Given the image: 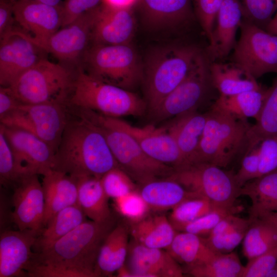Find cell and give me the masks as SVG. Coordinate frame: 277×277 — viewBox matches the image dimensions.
<instances>
[{"mask_svg":"<svg viewBox=\"0 0 277 277\" xmlns=\"http://www.w3.org/2000/svg\"><path fill=\"white\" fill-rule=\"evenodd\" d=\"M20 177L16 172L13 154L3 130L0 128L1 185L13 187Z\"/></svg>","mask_w":277,"mask_h":277,"instance_id":"obj_44","label":"cell"},{"mask_svg":"<svg viewBox=\"0 0 277 277\" xmlns=\"http://www.w3.org/2000/svg\"><path fill=\"white\" fill-rule=\"evenodd\" d=\"M267 92L262 87L255 90L232 95H222L212 106L241 120L254 118L256 121L260 115Z\"/></svg>","mask_w":277,"mask_h":277,"instance_id":"obj_34","label":"cell"},{"mask_svg":"<svg viewBox=\"0 0 277 277\" xmlns=\"http://www.w3.org/2000/svg\"><path fill=\"white\" fill-rule=\"evenodd\" d=\"M80 117L90 122L104 136L120 167L141 185L169 176L173 168L148 155L129 134L106 122L101 114L79 109Z\"/></svg>","mask_w":277,"mask_h":277,"instance_id":"obj_6","label":"cell"},{"mask_svg":"<svg viewBox=\"0 0 277 277\" xmlns=\"http://www.w3.org/2000/svg\"><path fill=\"white\" fill-rule=\"evenodd\" d=\"M271 33L277 35V10L266 29Z\"/></svg>","mask_w":277,"mask_h":277,"instance_id":"obj_53","label":"cell"},{"mask_svg":"<svg viewBox=\"0 0 277 277\" xmlns=\"http://www.w3.org/2000/svg\"><path fill=\"white\" fill-rule=\"evenodd\" d=\"M1 124L26 131L46 142L56 152L68 123L66 105L21 103L0 117Z\"/></svg>","mask_w":277,"mask_h":277,"instance_id":"obj_11","label":"cell"},{"mask_svg":"<svg viewBox=\"0 0 277 277\" xmlns=\"http://www.w3.org/2000/svg\"><path fill=\"white\" fill-rule=\"evenodd\" d=\"M43 51L26 36L24 31L13 29L1 38L0 84L9 87L18 76L41 59Z\"/></svg>","mask_w":277,"mask_h":277,"instance_id":"obj_17","label":"cell"},{"mask_svg":"<svg viewBox=\"0 0 277 277\" xmlns=\"http://www.w3.org/2000/svg\"><path fill=\"white\" fill-rule=\"evenodd\" d=\"M224 0H193L195 14L209 41L213 42V32L216 16Z\"/></svg>","mask_w":277,"mask_h":277,"instance_id":"obj_43","label":"cell"},{"mask_svg":"<svg viewBox=\"0 0 277 277\" xmlns=\"http://www.w3.org/2000/svg\"><path fill=\"white\" fill-rule=\"evenodd\" d=\"M135 29L133 9L103 3L94 9L91 39L94 44H130Z\"/></svg>","mask_w":277,"mask_h":277,"instance_id":"obj_18","label":"cell"},{"mask_svg":"<svg viewBox=\"0 0 277 277\" xmlns=\"http://www.w3.org/2000/svg\"><path fill=\"white\" fill-rule=\"evenodd\" d=\"M164 249L150 248L134 240L129 244L126 266L131 277H182L184 270Z\"/></svg>","mask_w":277,"mask_h":277,"instance_id":"obj_19","label":"cell"},{"mask_svg":"<svg viewBox=\"0 0 277 277\" xmlns=\"http://www.w3.org/2000/svg\"><path fill=\"white\" fill-rule=\"evenodd\" d=\"M80 118L68 121L52 169L75 177L90 175L101 178L120 166L103 135L88 121Z\"/></svg>","mask_w":277,"mask_h":277,"instance_id":"obj_2","label":"cell"},{"mask_svg":"<svg viewBox=\"0 0 277 277\" xmlns=\"http://www.w3.org/2000/svg\"><path fill=\"white\" fill-rule=\"evenodd\" d=\"M114 226L113 217L104 222L85 221L47 249L34 252L27 276H98L99 251Z\"/></svg>","mask_w":277,"mask_h":277,"instance_id":"obj_1","label":"cell"},{"mask_svg":"<svg viewBox=\"0 0 277 277\" xmlns=\"http://www.w3.org/2000/svg\"><path fill=\"white\" fill-rule=\"evenodd\" d=\"M266 277H277V263L274 268L267 274Z\"/></svg>","mask_w":277,"mask_h":277,"instance_id":"obj_55","label":"cell"},{"mask_svg":"<svg viewBox=\"0 0 277 277\" xmlns=\"http://www.w3.org/2000/svg\"><path fill=\"white\" fill-rule=\"evenodd\" d=\"M43 176L44 227L58 212L77 204V187L74 177L60 171L51 169Z\"/></svg>","mask_w":277,"mask_h":277,"instance_id":"obj_23","label":"cell"},{"mask_svg":"<svg viewBox=\"0 0 277 277\" xmlns=\"http://www.w3.org/2000/svg\"><path fill=\"white\" fill-rule=\"evenodd\" d=\"M239 29L232 62L255 80L268 73L277 74V35L243 18Z\"/></svg>","mask_w":277,"mask_h":277,"instance_id":"obj_10","label":"cell"},{"mask_svg":"<svg viewBox=\"0 0 277 277\" xmlns=\"http://www.w3.org/2000/svg\"><path fill=\"white\" fill-rule=\"evenodd\" d=\"M101 180L106 194L113 200L136 189L134 180L120 167L106 172Z\"/></svg>","mask_w":277,"mask_h":277,"instance_id":"obj_41","label":"cell"},{"mask_svg":"<svg viewBox=\"0 0 277 277\" xmlns=\"http://www.w3.org/2000/svg\"><path fill=\"white\" fill-rule=\"evenodd\" d=\"M201 52L193 46L180 45L160 49L150 56L142 79L148 114L186 78Z\"/></svg>","mask_w":277,"mask_h":277,"instance_id":"obj_4","label":"cell"},{"mask_svg":"<svg viewBox=\"0 0 277 277\" xmlns=\"http://www.w3.org/2000/svg\"><path fill=\"white\" fill-rule=\"evenodd\" d=\"M239 209L235 207L231 208H215L196 220L182 226L176 231L190 232L200 236L208 235L222 219L229 214H235Z\"/></svg>","mask_w":277,"mask_h":277,"instance_id":"obj_42","label":"cell"},{"mask_svg":"<svg viewBox=\"0 0 277 277\" xmlns=\"http://www.w3.org/2000/svg\"><path fill=\"white\" fill-rule=\"evenodd\" d=\"M86 220V215L77 204L61 210L36 237L34 252L47 249Z\"/></svg>","mask_w":277,"mask_h":277,"instance_id":"obj_31","label":"cell"},{"mask_svg":"<svg viewBox=\"0 0 277 277\" xmlns=\"http://www.w3.org/2000/svg\"><path fill=\"white\" fill-rule=\"evenodd\" d=\"M249 220L250 225L243 239V245L244 255L248 261L277 245L275 227L259 218Z\"/></svg>","mask_w":277,"mask_h":277,"instance_id":"obj_36","label":"cell"},{"mask_svg":"<svg viewBox=\"0 0 277 277\" xmlns=\"http://www.w3.org/2000/svg\"><path fill=\"white\" fill-rule=\"evenodd\" d=\"M36 235L20 230H6L0 236V277L27 276L34 254Z\"/></svg>","mask_w":277,"mask_h":277,"instance_id":"obj_20","label":"cell"},{"mask_svg":"<svg viewBox=\"0 0 277 277\" xmlns=\"http://www.w3.org/2000/svg\"><path fill=\"white\" fill-rule=\"evenodd\" d=\"M114 207L130 224L136 223L148 215L150 210L139 190H135L113 200Z\"/></svg>","mask_w":277,"mask_h":277,"instance_id":"obj_39","label":"cell"},{"mask_svg":"<svg viewBox=\"0 0 277 277\" xmlns=\"http://www.w3.org/2000/svg\"><path fill=\"white\" fill-rule=\"evenodd\" d=\"M74 78L67 67L43 58L8 87L23 104L54 103L66 105Z\"/></svg>","mask_w":277,"mask_h":277,"instance_id":"obj_7","label":"cell"},{"mask_svg":"<svg viewBox=\"0 0 277 277\" xmlns=\"http://www.w3.org/2000/svg\"><path fill=\"white\" fill-rule=\"evenodd\" d=\"M243 18L266 30L277 10L273 0H242Z\"/></svg>","mask_w":277,"mask_h":277,"instance_id":"obj_40","label":"cell"},{"mask_svg":"<svg viewBox=\"0 0 277 277\" xmlns=\"http://www.w3.org/2000/svg\"><path fill=\"white\" fill-rule=\"evenodd\" d=\"M206 114L205 126L193 163L227 167L238 155L245 153L251 125L247 120L238 119L213 106Z\"/></svg>","mask_w":277,"mask_h":277,"instance_id":"obj_5","label":"cell"},{"mask_svg":"<svg viewBox=\"0 0 277 277\" xmlns=\"http://www.w3.org/2000/svg\"><path fill=\"white\" fill-rule=\"evenodd\" d=\"M239 193L251 201L249 219L257 218L265 212H277V169L247 182Z\"/></svg>","mask_w":277,"mask_h":277,"instance_id":"obj_30","label":"cell"},{"mask_svg":"<svg viewBox=\"0 0 277 277\" xmlns=\"http://www.w3.org/2000/svg\"><path fill=\"white\" fill-rule=\"evenodd\" d=\"M139 191L150 210L157 212L171 210L188 198L200 196L168 177L141 185Z\"/></svg>","mask_w":277,"mask_h":277,"instance_id":"obj_26","label":"cell"},{"mask_svg":"<svg viewBox=\"0 0 277 277\" xmlns=\"http://www.w3.org/2000/svg\"><path fill=\"white\" fill-rule=\"evenodd\" d=\"M277 135V74L267 92L258 120L247 133L246 152L257 146L265 138Z\"/></svg>","mask_w":277,"mask_h":277,"instance_id":"obj_35","label":"cell"},{"mask_svg":"<svg viewBox=\"0 0 277 277\" xmlns=\"http://www.w3.org/2000/svg\"><path fill=\"white\" fill-rule=\"evenodd\" d=\"M0 128L9 144L20 177L43 175L53 168L55 152L46 142L22 129L1 124Z\"/></svg>","mask_w":277,"mask_h":277,"instance_id":"obj_13","label":"cell"},{"mask_svg":"<svg viewBox=\"0 0 277 277\" xmlns=\"http://www.w3.org/2000/svg\"><path fill=\"white\" fill-rule=\"evenodd\" d=\"M217 207L231 208L240 196L234 174L214 164L193 163L174 168L168 176Z\"/></svg>","mask_w":277,"mask_h":277,"instance_id":"obj_9","label":"cell"},{"mask_svg":"<svg viewBox=\"0 0 277 277\" xmlns=\"http://www.w3.org/2000/svg\"><path fill=\"white\" fill-rule=\"evenodd\" d=\"M273 1L275 2L276 5L277 6V0H273Z\"/></svg>","mask_w":277,"mask_h":277,"instance_id":"obj_56","label":"cell"},{"mask_svg":"<svg viewBox=\"0 0 277 277\" xmlns=\"http://www.w3.org/2000/svg\"><path fill=\"white\" fill-rule=\"evenodd\" d=\"M10 218L17 229L37 235L44 228L45 200L38 175L22 177L12 187Z\"/></svg>","mask_w":277,"mask_h":277,"instance_id":"obj_15","label":"cell"},{"mask_svg":"<svg viewBox=\"0 0 277 277\" xmlns=\"http://www.w3.org/2000/svg\"><path fill=\"white\" fill-rule=\"evenodd\" d=\"M15 0H0V38L10 32L15 21L13 13Z\"/></svg>","mask_w":277,"mask_h":277,"instance_id":"obj_49","label":"cell"},{"mask_svg":"<svg viewBox=\"0 0 277 277\" xmlns=\"http://www.w3.org/2000/svg\"><path fill=\"white\" fill-rule=\"evenodd\" d=\"M83 58L86 71L83 70L105 83L131 91L142 81L144 67L130 43L94 44Z\"/></svg>","mask_w":277,"mask_h":277,"instance_id":"obj_8","label":"cell"},{"mask_svg":"<svg viewBox=\"0 0 277 277\" xmlns=\"http://www.w3.org/2000/svg\"><path fill=\"white\" fill-rule=\"evenodd\" d=\"M103 3V0H65L61 3L62 28L66 26L84 13L90 11Z\"/></svg>","mask_w":277,"mask_h":277,"instance_id":"obj_47","label":"cell"},{"mask_svg":"<svg viewBox=\"0 0 277 277\" xmlns=\"http://www.w3.org/2000/svg\"><path fill=\"white\" fill-rule=\"evenodd\" d=\"M166 250L186 268L201 264L213 256V252L204 238L190 232L177 231L172 243Z\"/></svg>","mask_w":277,"mask_h":277,"instance_id":"obj_33","label":"cell"},{"mask_svg":"<svg viewBox=\"0 0 277 277\" xmlns=\"http://www.w3.org/2000/svg\"><path fill=\"white\" fill-rule=\"evenodd\" d=\"M250 223L249 219L229 214L213 228L205 241L215 253L232 252L244 239Z\"/></svg>","mask_w":277,"mask_h":277,"instance_id":"obj_32","label":"cell"},{"mask_svg":"<svg viewBox=\"0 0 277 277\" xmlns=\"http://www.w3.org/2000/svg\"><path fill=\"white\" fill-rule=\"evenodd\" d=\"M277 263V245L248 261L242 277H266Z\"/></svg>","mask_w":277,"mask_h":277,"instance_id":"obj_45","label":"cell"},{"mask_svg":"<svg viewBox=\"0 0 277 277\" xmlns=\"http://www.w3.org/2000/svg\"><path fill=\"white\" fill-rule=\"evenodd\" d=\"M245 266L234 252L216 253L209 260L186 268V272L195 277H242Z\"/></svg>","mask_w":277,"mask_h":277,"instance_id":"obj_37","label":"cell"},{"mask_svg":"<svg viewBox=\"0 0 277 277\" xmlns=\"http://www.w3.org/2000/svg\"><path fill=\"white\" fill-rule=\"evenodd\" d=\"M217 207L200 196L188 198L171 209L168 219L176 231Z\"/></svg>","mask_w":277,"mask_h":277,"instance_id":"obj_38","label":"cell"},{"mask_svg":"<svg viewBox=\"0 0 277 277\" xmlns=\"http://www.w3.org/2000/svg\"><path fill=\"white\" fill-rule=\"evenodd\" d=\"M139 0H103V3L116 7L131 8L136 6Z\"/></svg>","mask_w":277,"mask_h":277,"instance_id":"obj_51","label":"cell"},{"mask_svg":"<svg viewBox=\"0 0 277 277\" xmlns=\"http://www.w3.org/2000/svg\"><path fill=\"white\" fill-rule=\"evenodd\" d=\"M94 9L47 37L36 38L24 32L28 38L43 51L52 54L62 62L76 63L88 49Z\"/></svg>","mask_w":277,"mask_h":277,"instance_id":"obj_14","label":"cell"},{"mask_svg":"<svg viewBox=\"0 0 277 277\" xmlns=\"http://www.w3.org/2000/svg\"><path fill=\"white\" fill-rule=\"evenodd\" d=\"M13 13L15 22L36 38L48 37L62 28L61 4L54 6L34 0H15Z\"/></svg>","mask_w":277,"mask_h":277,"instance_id":"obj_21","label":"cell"},{"mask_svg":"<svg viewBox=\"0 0 277 277\" xmlns=\"http://www.w3.org/2000/svg\"><path fill=\"white\" fill-rule=\"evenodd\" d=\"M257 218L267 222L277 229V212H265L260 215Z\"/></svg>","mask_w":277,"mask_h":277,"instance_id":"obj_52","label":"cell"},{"mask_svg":"<svg viewBox=\"0 0 277 277\" xmlns=\"http://www.w3.org/2000/svg\"><path fill=\"white\" fill-rule=\"evenodd\" d=\"M210 60L202 52L186 78L149 113L154 122L196 111L211 87Z\"/></svg>","mask_w":277,"mask_h":277,"instance_id":"obj_12","label":"cell"},{"mask_svg":"<svg viewBox=\"0 0 277 277\" xmlns=\"http://www.w3.org/2000/svg\"><path fill=\"white\" fill-rule=\"evenodd\" d=\"M69 104L78 109L109 117L142 116L147 111L144 100L130 90L101 81L78 68Z\"/></svg>","mask_w":277,"mask_h":277,"instance_id":"obj_3","label":"cell"},{"mask_svg":"<svg viewBox=\"0 0 277 277\" xmlns=\"http://www.w3.org/2000/svg\"><path fill=\"white\" fill-rule=\"evenodd\" d=\"M174 118L167 130L176 143L184 165L193 163L205 126L206 113L193 111Z\"/></svg>","mask_w":277,"mask_h":277,"instance_id":"obj_24","label":"cell"},{"mask_svg":"<svg viewBox=\"0 0 277 277\" xmlns=\"http://www.w3.org/2000/svg\"><path fill=\"white\" fill-rule=\"evenodd\" d=\"M258 145L244 154L240 168L236 173L234 174L236 181L240 187L249 181L258 177L259 168Z\"/></svg>","mask_w":277,"mask_h":277,"instance_id":"obj_48","label":"cell"},{"mask_svg":"<svg viewBox=\"0 0 277 277\" xmlns=\"http://www.w3.org/2000/svg\"><path fill=\"white\" fill-rule=\"evenodd\" d=\"M21 102L8 87H0V117L14 110Z\"/></svg>","mask_w":277,"mask_h":277,"instance_id":"obj_50","label":"cell"},{"mask_svg":"<svg viewBox=\"0 0 277 277\" xmlns=\"http://www.w3.org/2000/svg\"><path fill=\"white\" fill-rule=\"evenodd\" d=\"M101 115L106 122L131 136L153 159L173 168L184 165L176 143L166 128H156L152 125L139 127L120 118Z\"/></svg>","mask_w":277,"mask_h":277,"instance_id":"obj_16","label":"cell"},{"mask_svg":"<svg viewBox=\"0 0 277 277\" xmlns=\"http://www.w3.org/2000/svg\"><path fill=\"white\" fill-rule=\"evenodd\" d=\"M193 0H139L138 6L145 20L154 27L176 26L192 16Z\"/></svg>","mask_w":277,"mask_h":277,"instance_id":"obj_25","label":"cell"},{"mask_svg":"<svg viewBox=\"0 0 277 277\" xmlns=\"http://www.w3.org/2000/svg\"><path fill=\"white\" fill-rule=\"evenodd\" d=\"M243 17L240 0L223 1L216 18L212 44L208 47L211 61L225 58L233 51L237 42L236 31Z\"/></svg>","mask_w":277,"mask_h":277,"instance_id":"obj_22","label":"cell"},{"mask_svg":"<svg viewBox=\"0 0 277 277\" xmlns=\"http://www.w3.org/2000/svg\"><path fill=\"white\" fill-rule=\"evenodd\" d=\"M176 232L168 217L162 214H149L130 224L129 233L133 240L150 248L167 249Z\"/></svg>","mask_w":277,"mask_h":277,"instance_id":"obj_28","label":"cell"},{"mask_svg":"<svg viewBox=\"0 0 277 277\" xmlns=\"http://www.w3.org/2000/svg\"><path fill=\"white\" fill-rule=\"evenodd\" d=\"M75 178L77 187V204L86 217L96 222H104L112 219L109 198L101 178L90 175Z\"/></svg>","mask_w":277,"mask_h":277,"instance_id":"obj_27","label":"cell"},{"mask_svg":"<svg viewBox=\"0 0 277 277\" xmlns=\"http://www.w3.org/2000/svg\"><path fill=\"white\" fill-rule=\"evenodd\" d=\"M209 72L213 87L222 95H232L262 87L256 80L233 62L210 61Z\"/></svg>","mask_w":277,"mask_h":277,"instance_id":"obj_29","label":"cell"},{"mask_svg":"<svg viewBox=\"0 0 277 277\" xmlns=\"http://www.w3.org/2000/svg\"><path fill=\"white\" fill-rule=\"evenodd\" d=\"M38 2H40L43 3H45L47 4L51 5H60L61 3L62 0H34Z\"/></svg>","mask_w":277,"mask_h":277,"instance_id":"obj_54","label":"cell"},{"mask_svg":"<svg viewBox=\"0 0 277 277\" xmlns=\"http://www.w3.org/2000/svg\"><path fill=\"white\" fill-rule=\"evenodd\" d=\"M258 147L259 177L277 169V135L264 138Z\"/></svg>","mask_w":277,"mask_h":277,"instance_id":"obj_46","label":"cell"}]
</instances>
